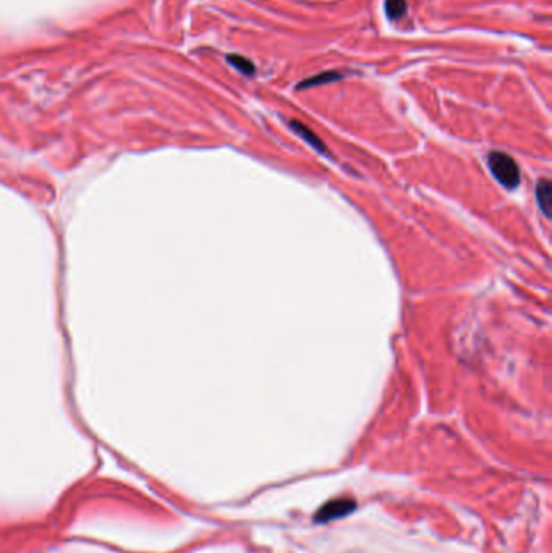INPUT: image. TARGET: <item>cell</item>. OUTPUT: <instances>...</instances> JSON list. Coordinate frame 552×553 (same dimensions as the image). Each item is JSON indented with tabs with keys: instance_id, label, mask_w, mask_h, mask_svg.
Here are the masks:
<instances>
[{
	"instance_id": "obj_4",
	"label": "cell",
	"mask_w": 552,
	"mask_h": 553,
	"mask_svg": "<svg viewBox=\"0 0 552 553\" xmlns=\"http://www.w3.org/2000/svg\"><path fill=\"white\" fill-rule=\"evenodd\" d=\"M342 78H344V75L338 73V71H324V73L314 75V77L305 79V81H301L300 84H298L297 88H298V89L313 88V86H319V84H326V83L337 81V79H342Z\"/></svg>"
},
{
	"instance_id": "obj_6",
	"label": "cell",
	"mask_w": 552,
	"mask_h": 553,
	"mask_svg": "<svg viewBox=\"0 0 552 553\" xmlns=\"http://www.w3.org/2000/svg\"><path fill=\"white\" fill-rule=\"evenodd\" d=\"M386 13L390 20H399L407 13L405 0H386Z\"/></svg>"
},
{
	"instance_id": "obj_3",
	"label": "cell",
	"mask_w": 552,
	"mask_h": 553,
	"mask_svg": "<svg viewBox=\"0 0 552 553\" xmlns=\"http://www.w3.org/2000/svg\"><path fill=\"white\" fill-rule=\"evenodd\" d=\"M290 127H292V130H295V131L298 133V135H300V136L303 138V140L308 142V144L313 146L314 149L321 151V153H326V146L323 144V141H321L319 138L316 136L314 133L311 131L308 127H305V125H303V123L297 122V120H292Z\"/></svg>"
},
{
	"instance_id": "obj_5",
	"label": "cell",
	"mask_w": 552,
	"mask_h": 553,
	"mask_svg": "<svg viewBox=\"0 0 552 553\" xmlns=\"http://www.w3.org/2000/svg\"><path fill=\"white\" fill-rule=\"evenodd\" d=\"M227 62H229V64L234 66V68H237L240 73L247 75V77H253V75L256 73L255 64H251V60H248L247 57L229 55V57H227Z\"/></svg>"
},
{
	"instance_id": "obj_2",
	"label": "cell",
	"mask_w": 552,
	"mask_h": 553,
	"mask_svg": "<svg viewBox=\"0 0 552 553\" xmlns=\"http://www.w3.org/2000/svg\"><path fill=\"white\" fill-rule=\"evenodd\" d=\"M536 198H538V204H540L541 212L544 214L546 217H549L551 206H552V186H551V181L547 180V178H542V180L538 181Z\"/></svg>"
},
{
	"instance_id": "obj_1",
	"label": "cell",
	"mask_w": 552,
	"mask_h": 553,
	"mask_svg": "<svg viewBox=\"0 0 552 553\" xmlns=\"http://www.w3.org/2000/svg\"><path fill=\"white\" fill-rule=\"evenodd\" d=\"M488 164L494 178L502 186H505L507 190H514L520 185V168L509 154L491 153L489 154Z\"/></svg>"
}]
</instances>
